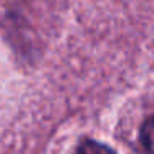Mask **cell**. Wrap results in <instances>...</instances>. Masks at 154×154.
Wrapping results in <instances>:
<instances>
[{"label": "cell", "mask_w": 154, "mask_h": 154, "mask_svg": "<svg viewBox=\"0 0 154 154\" xmlns=\"http://www.w3.org/2000/svg\"><path fill=\"white\" fill-rule=\"evenodd\" d=\"M139 143L146 154H154V116L143 123L139 131Z\"/></svg>", "instance_id": "cell-1"}, {"label": "cell", "mask_w": 154, "mask_h": 154, "mask_svg": "<svg viewBox=\"0 0 154 154\" xmlns=\"http://www.w3.org/2000/svg\"><path fill=\"white\" fill-rule=\"evenodd\" d=\"M76 154H116L109 146L103 143H98V141H85L80 147H78Z\"/></svg>", "instance_id": "cell-2"}]
</instances>
